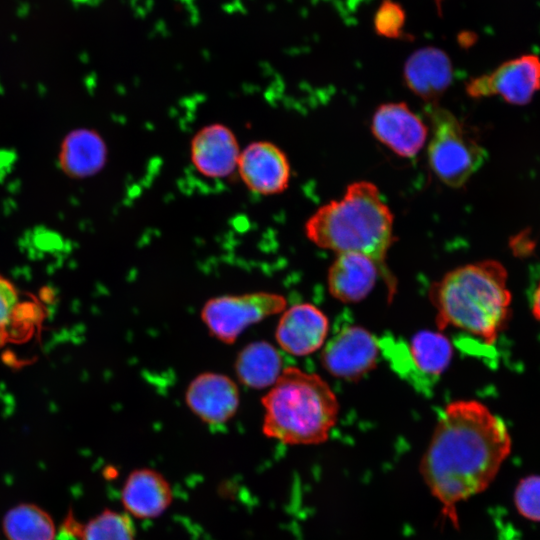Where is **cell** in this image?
<instances>
[{"label": "cell", "instance_id": "cell-3", "mask_svg": "<svg viewBox=\"0 0 540 540\" xmlns=\"http://www.w3.org/2000/svg\"><path fill=\"white\" fill-rule=\"evenodd\" d=\"M393 221V214L377 186L356 181L340 199L318 208L304 229L316 246L336 254H364L390 274L386 257L394 238Z\"/></svg>", "mask_w": 540, "mask_h": 540}, {"label": "cell", "instance_id": "cell-10", "mask_svg": "<svg viewBox=\"0 0 540 540\" xmlns=\"http://www.w3.org/2000/svg\"><path fill=\"white\" fill-rule=\"evenodd\" d=\"M237 172L245 186L258 195H275L288 188L291 169L281 148L255 141L241 149Z\"/></svg>", "mask_w": 540, "mask_h": 540}, {"label": "cell", "instance_id": "cell-17", "mask_svg": "<svg viewBox=\"0 0 540 540\" xmlns=\"http://www.w3.org/2000/svg\"><path fill=\"white\" fill-rule=\"evenodd\" d=\"M173 500L172 488L166 478L150 468L133 470L121 490L122 504L130 516L152 519L163 514Z\"/></svg>", "mask_w": 540, "mask_h": 540}, {"label": "cell", "instance_id": "cell-15", "mask_svg": "<svg viewBox=\"0 0 540 540\" xmlns=\"http://www.w3.org/2000/svg\"><path fill=\"white\" fill-rule=\"evenodd\" d=\"M241 148L226 125L212 123L200 128L190 142V158L195 169L208 178H224L237 171Z\"/></svg>", "mask_w": 540, "mask_h": 540}, {"label": "cell", "instance_id": "cell-14", "mask_svg": "<svg viewBox=\"0 0 540 540\" xmlns=\"http://www.w3.org/2000/svg\"><path fill=\"white\" fill-rule=\"evenodd\" d=\"M328 333L327 316L313 304L298 303L282 312L275 329V339L283 351L300 357L321 349Z\"/></svg>", "mask_w": 540, "mask_h": 540}, {"label": "cell", "instance_id": "cell-1", "mask_svg": "<svg viewBox=\"0 0 540 540\" xmlns=\"http://www.w3.org/2000/svg\"><path fill=\"white\" fill-rule=\"evenodd\" d=\"M511 448L505 422L482 402L456 400L441 411L419 471L455 528L458 505L488 488Z\"/></svg>", "mask_w": 540, "mask_h": 540}, {"label": "cell", "instance_id": "cell-7", "mask_svg": "<svg viewBox=\"0 0 540 540\" xmlns=\"http://www.w3.org/2000/svg\"><path fill=\"white\" fill-rule=\"evenodd\" d=\"M389 348L394 367L416 387H431L447 370L453 347L440 330H422L415 333L408 344H397Z\"/></svg>", "mask_w": 540, "mask_h": 540}, {"label": "cell", "instance_id": "cell-24", "mask_svg": "<svg viewBox=\"0 0 540 540\" xmlns=\"http://www.w3.org/2000/svg\"><path fill=\"white\" fill-rule=\"evenodd\" d=\"M400 9L393 5H384L377 16V29L385 36H397L402 23Z\"/></svg>", "mask_w": 540, "mask_h": 540}, {"label": "cell", "instance_id": "cell-20", "mask_svg": "<svg viewBox=\"0 0 540 540\" xmlns=\"http://www.w3.org/2000/svg\"><path fill=\"white\" fill-rule=\"evenodd\" d=\"M8 540H54L51 517L33 504H20L10 509L3 520Z\"/></svg>", "mask_w": 540, "mask_h": 540}, {"label": "cell", "instance_id": "cell-6", "mask_svg": "<svg viewBox=\"0 0 540 540\" xmlns=\"http://www.w3.org/2000/svg\"><path fill=\"white\" fill-rule=\"evenodd\" d=\"M286 308L283 295L259 291L210 298L202 306L200 317L212 337L231 345L248 327Z\"/></svg>", "mask_w": 540, "mask_h": 540}, {"label": "cell", "instance_id": "cell-5", "mask_svg": "<svg viewBox=\"0 0 540 540\" xmlns=\"http://www.w3.org/2000/svg\"><path fill=\"white\" fill-rule=\"evenodd\" d=\"M432 135L428 162L434 175L452 188L462 187L486 159V151L447 109L429 105Z\"/></svg>", "mask_w": 540, "mask_h": 540}, {"label": "cell", "instance_id": "cell-8", "mask_svg": "<svg viewBox=\"0 0 540 540\" xmlns=\"http://www.w3.org/2000/svg\"><path fill=\"white\" fill-rule=\"evenodd\" d=\"M540 90V58L524 54L503 62L490 73L470 80L466 92L472 98L499 96L505 102L523 106Z\"/></svg>", "mask_w": 540, "mask_h": 540}, {"label": "cell", "instance_id": "cell-25", "mask_svg": "<svg viewBox=\"0 0 540 540\" xmlns=\"http://www.w3.org/2000/svg\"><path fill=\"white\" fill-rule=\"evenodd\" d=\"M531 312L533 317L540 321V281L538 282L532 295Z\"/></svg>", "mask_w": 540, "mask_h": 540}, {"label": "cell", "instance_id": "cell-11", "mask_svg": "<svg viewBox=\"0 0 540 540\" xmlns=\"http://www.w3.org/2000/svg\"><path fill=\"white\" fill-rule=\"evenodd\" d=\"M185 402L202 422L210 426H221L229 422L238 411L239 388L225 374L203 372L188 384Z\"/></svg>", "mask_w": 540, "mask_h": 540}, {"label": "cell", "instance_id": "cell-21", "mask_svg": "<svg viewBox=\"0 0 540 540\" xmlns=\"http://www.w3.org/2000/svg\"><path fill=\"white\" fill-rule=\"evenodd\" d=\"M79 540H136L132 519L127 513L105 509L86 524L79 525L73 518L66 522Z\"/></svg>", "mask_w": 540, "mask_h": 540}, {"label": "cell", "instance_id": "cell-4", "mask_svg": "<svg viewBox=\"0 0 540 540\" xmlns=\"http://www.w3.org/2000/svg\"><path fill=\"white\" fill-rule=\"evenodd\" d=\"M263 434L287 445L325 442L337 423L339 402L318 374L295 366L284 367L261 398Z\"/></svg>", "mask_w": 540, "mask_h": 540}, {"label": "cell", "instance_id": "cell-19", "mask_svg": "<svg viewBox=\"0 0 540 540\" xmlns=\"http://www.w3.org/2000/svg\"><path fill=\"white\" fill-rule=\"evenodd\" d=\"M279 350L265 340L250 342L237 354L234 370L239 382L251 389L270 388L283 371Z\"/></svg>", "mask_w": 540, "mask_h": 540}, {"label": "cell", "instance_id": "cell-16", "mask_svg": "<svg viewBox=\"0 0 540 540\" xmlns=\"http://www.w3.org/2000/svg\"><path fill=\"white\" fill-rule=\"evenodd\" d=\"M403 76L410 91L429 105H435L452 82L453 68L444 51L425 47L409 56Z\"/></svg>", "mask_w": 540, "mask_h": 540}, {"label": "cell", "instance_id": "cell-12", "mask_svg": "<svg viewBox=\"0 0 540 540\" xmlns=\"http://www.w3.org/2000/svg\"><path fill=\"white\" fill-rule=\"evenodd\" d=\"M380 276L394 291L393 277L372 258L355 252L340 253L328 269V291L342 303H357L368 296Z\"/></svg>", "mask_w": 540, "mask_h": 540}, {"label": "cell", "instance_id": "cell-23", "mask_svg": "<svg viewBox=\"0 0 540 540\" xmlns=\"http://www.w3.org/2000/svg\"><path fill=\"white\" fill-rule=\"evenodd\" d=\"M20 309L16 288L0 275V347L8 341L11 328L20 319Z\"/></svg>", "mask_w": 540, "mask_h": 540}, {"label": "cell", "instance_id": "cell-9", "mask_svg": "<svg viewBox=\"0 0 540 540\" xmlns=\"http://www.w3.org/2000/svg\"><path fill=\"white\" fill-rule=\"evenodd\" d=\"M380 350V342L371 332L350 325L326 340L320 360L332 376L355 381L376 367Z\"/></svg>", "mask_w": 540, "mask_h": 540}, {"label": "cell", "instance_id": "cell-2", "mask_svg": "<svg viewBox=\"0 0 540 540\" xmlns=\"http://www.w3.org/2000/svg\"><path fill=\"white\" fill-rule=\"evenodd\" d=\"M439 330L458 329L493 345L511 318L508 273L497 260H482L447 272L431 286Z\"/></svg>", "mask_w": 540, "mask_h": 540}, {"label": "cell", "instance_id": "cell-18", "mask_svg": "<svg viewBox=\"0 0 540 540\" xmlns=\"http://www.w3.org/2000/svg\"><path fill=\"white\" fill-rule=\"evenodd\" d=\"M107 160V147L100 134L81 128L68 133L61 145L59 163L73 178L90 177L101 171Z\"/></svg>", "mask_w": 540, "mask_h": 540}, {"label": "cell", "instance_id": "cell-13", "mask_svg": "<svg viewBox=\"0 0 540 540\" xmlns=\"http://www.w3.org/2000/svg\"><path fill=\"white\" fill-rule=\"evenodd\" d=\"M371 131L384 146L405 158L416 156L428 136L422 119L403 102L380 105L373 114Z\"/></svg>", "mask_w": 540, "mask_h": 540}, {"label": "cell", "instance_id": "cell-22", "mask_svg": "<svg viewBox=\"0 0 540 540\" xmlns=\"http://www.w3.org/2000/svg\"><path fill=\"white\" fill-rule=\"evenodd\" d=\"M514 505L525 519L540 522V475L520 479L514 490Z\"/></svg>", "mask_w": 540, "mask_h": 540}]
</instances>
